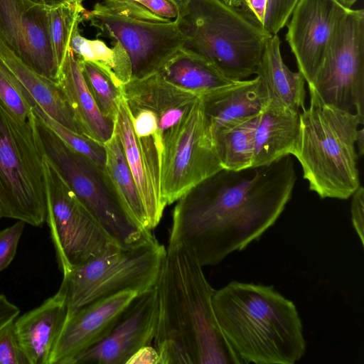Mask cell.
Masks as SVG:
<instances>
[{
	"label": "cell",
	"instance_id": "cell-1",
	"mask_svg": "<svg viewBox=\"0 0 364 364\" xmlns=\"http://www.w3.org/2000/svg\"><path fill=\"white\" fill-rule=\"evenodd\" d=\"M296 181L290 155L245 170L223 168L177 200L169 240L186 245L203 267L216 265L276 223Z\"/></svg>",
	"mask_w": 364,
	"mask_h": 364
},
{
	"label": "cell",
	"instance_id": "cell-2",
	"mask_svg": "<svg viewBox=\"0 0 364 364\" xmlns=\"http://www.w3.org/2000/svg\"><path fill=\"white\" fill-rule=\"evenodd\" d=\"M203 267L186 245L168 240L156 284L159 364H241L217 323Z\"/></svg>",
	"mask_w": 364,
	"mask_h": 364
},
{
	"label": "cell",
	"instance_id": "cell-3",
	"mask_svg": "<svg viewBox=\"0 0 364 364\" xmlns=\"http://www.w3.org/2000/svg\"><path fill=\"white\" fill-rule=\"evenodd\" d=\"M218 326L240 363L294 364L306 343L295 304L272 285L232 281L215 290Z\"/></svg>",
	"mask_w": 364,
	"mask_h": 364
},
{
	"label": "cell",
	"instance_id": "cell-4",
	"mask_svg": "<svg viewBox=\"0 0 364 364\" xmlns=\"http://www.w3.org/2000/svg\"><path fill=\"white\" fill-rule=\"evenodd\" d=\"M309 93V105L299 113L292 155L309 189L321 198L348 199L360 186L355 140L364 120Z\"/></svg>",
	"mask_w": 364,
	"mask_h": 364
},
{
	"label": "cell",
	"instance_id": "cell-5",
	"mask_svg": "<svg viewBox=\"0 0 364 364\" xmlns=\"http://www.w3.org/2000/svg\"><path fill=\"white\" fill-rule=\"evenodd\" d=\"M174 21L185 38L181 49L210 61L235 81L256 74L272 36L222 0H188Z\"/></svg>",
	"mask_w": 364,
	"mask_h": 364
},
{
	"label": "cell",
	"instance_id": "cell-6",
	"mask_svg": "<svg viewBox=\"0 0 364 364\" xmlns=\"http://www.w3.org/2000/svg\"><path fill=\"white\" fill-rule=\"evenodd\" d=\"M166 255L156 237L131 245L115 244L96 257L63 273L68 316L124 291L138 295L155 287Z\"/></svg>",
	"mask_w": 364,
	"mask_h": 364
},
{
	"label": "cell",
	"instance_id": "cell-7",
	"mask_svg": "<svg viewBox=\"0 0 364 364\" xmlns=\"http://www.w3.org/2000/svg\"><path fill=\"white\" fill-rule=\"evenodd\" d=\"M31 120L44 157L115 241L131 245L154 237L126 213L104 167L70 148L33 114Z\"/></svg>",
	"mask_w": 364,
	"mask_h": 364
},
{
	"label": "cell",
	"instance_id": "cell-8",
	"mask_svg": "<svg viewBox=\"0 0 364 364\" xmlns=\"http://www.w3.org/2000/svg\"><path fill=\"white\" fill-rule=\"evenodd\" d=\"M31 117L19 121L0 104V219L41 228L47 214L46 181Z\"/></svg>",
	"mask_w": 364,
	"mask_h": 364
},
{
	"label": "cell",
	"instance_id": "cell-9",
	"mask_svg": "<svg viewBox=\"0 0 364 364\" xmlns=\"http://www.w3.org/2000/svg\"><path fill=\"white\" fill-rule=\"evenodd\" d=\"M47 223L62 273L119 244L78 199L43 156ZM120 245V244H119Z\"/></svg>",
	"mask_w": 364,
	"mask_h": 364
},
{
	"label": "cell",
	"instance_id": "cell-10",
	"mask_svg": "<svg viewBox=\"0 0 364 364\" xmlns=\"http://www.w3.org/2000/svg\"><path fill=\"white\" fill-rule=\"evenodd\" d=\"M323 102L364 120V11L349 9L308 84Z\"/></svg>",
	"mask_w": 364,
	"mask_h": 364
},
{
	"label": "cell",
	"instance_id": "cell-11",
	"mask_svg": "<svg viewBox=\"0 0 364 364\" xmlns=\"http://www.w3.org/2000/svg\"><path fill=\"white\" fill-rule=\"evenodd\" d=\"M221 169L200 97L163 152L161 191L165 203L176 202L191 188Z\"/></svg>",
	"mask_w": 364,
	"mask_h": 364
},
{
	"label": "cell",
	"instance_id": "cell-12",
	"mask_svg": "<svg viewBox=\"0 0 364 364\" xmlns=\"http://www.w3.org/2000/svg\"><path fill=\"white\" fill-rule=\"evenodd\" d=\"M83 21L100 31V34L118 42L127 53L132 65V79L156 73L179 50L184 37L175 21L152 23L123 16L102 3L85 10Z\"/></svg>",
	"mask_w": 364,
	"mask_h": 364
},
{
	"label": "cell",
	"instance_id": "cell-13",
	"mask_svg": "<svg viewBox=\"0 0 364 364\" xmlns=\"http://www.w3.org/2000/svg\"><path fill=\"white\" fill-rule=\"evenodd\" d=\"M0 41L32 70L58 82L48 8L29 0H0Z\"/></svg>",
	"mask_w": 364,
	"mask_h": 364
},
{
	"label": "cell",
	"instance_id": "cell-14",
	"mask_svg": "<svg viewBox=\"0 0 364 364\" xmlns=\"http://www.w3.org/2000/svg\"><path fill=\"white\" fill-rule=\"evenodd\" d=\"M348 9L338 0H299L296 4L286 24V39L307 84L322 63Z\"/></svg>",
	"mask_w": 364,
	"mask_h": 364
},
{
	"label": "cell",
	"instance_id": "cell-15",
	"mask_svg": "<svg viewBox=\"0 0 364 364\" xmlns=\"http://www.w3.org/2000/svg\"><path fill=\"white\" fill-rule=\"evenodd\" d=\"M158 309L155 286L137 296L103 339L64 364H127L136 351L154 341Z\"/></svg>",
	"mask_w": 364,
	"mask_h": 364
},
{
	"label": "cell",
	"instance_id": "cell-16",
	"mask_svg": "<svg viewBox=\"0 0 364 364\" xmlns=\"http://www.w3.org/2000/svg\"><path fill=\"white\" fill-rule=\"evenodd\" d=\"M137 296L134 291H121L68 315L52 351L49 364H64L69 358L99 343Z\"/></svg>",
	"mask_w": 364,
	"mask_h": 364
},
{
	"label": "cell",
	"instance_id": "cell-17",
	"mask_svg": "<svg viewBox=\"0 0 364 364\" xmlns=\"http://www.w3.org/2000/svg\"><path fill=\"white\" fill-rule=\"evenodd\" d=\"M67 316L65 296L59 289L40 306L15 318V331L29 364H49Z\"/></svg>",
	"mask_w": 364,
	"mask_h": 364
},
{
	"label": "cell",
	"instance_id": "cell-18",
	"mask_svg": "<svg viewBox=\"0 0 364 364\" xmlns=\"http://www.w3.org/2000/svg\"><path fill=\"white\" fill-rule=\"evenodd\" d=\"M0 68L22 95L34 101L50 117L68 129L85 135L58 82L32 70L1 41Z\"/></svg>",
	"mask_w": 364,
	"mask_h": 364
},
{
	"label": "cell",
	"instance_id": "cell-19",
	"mask_svg": "<svg viewBox=\"0 0 364 364\" xmlns=\"http://www.w3.org/2000/svg\"><path fill=\"white\" fill-rule=\"evenodd\" d=\"M299 113L267 102L257 117L252 168L292 155L299 134Z\"/></svg>",
	"mask_w": 364,
	"mask_h": 364
},
{
	"label": "cell",
	"instance_id": "cell-20",
	"mask_svg": "<svg viewBox=\"0 0 364 364\" xmlns=\"http://www.w3.org/2000/svg\"><path fill=\"white\" fill-rule=\"evenodd\" d=\"M203 110L215 131L259 114L268 102L256 76L201 96Z\"/></svg>",
	"mask_w": 364,
	"mask_h": 364
},
{
	"label": "cell",
	"instance_id": "cell-21",
	"mask_svg": "<svg viewBox=\"0 0 364 364\" xmlns=\"http://www.w3.org/2000/svg\"><path fill=\"white\" fill-rule=\"evenodd\" d=\"M58 83L85 135L102 144L107 141L114 133V121L99 110L70 48L60 68Z\"/></svg>",
	"mask_w": 364,
	"mask_h": 364
},
{
	"label": "cell",
	"instance_id": "cell-22",
	"mask_svg": "<svg viewBox=\"0 0 364 364\" xmlns=\"http://www.w3.org/2000/svg\"><path fill=\"white\" fill-rule=\"evenodd\" d=\"M277 34L267 40L256 72L261 88L268 101L300 112L305 102V80L284 63Z\"/></svg>",
	"mask_w": 364,
	"mask_h": 364
},
{
	"label": "cell",
	"instance_id": "cell-23",
	"mask_svg": "<svg viewBox=\"0 0 364 364\" xmlns=\"http://www.w3.org/2000/svg\"><path fill=\"white\" fill-rule=\"evenodd\" d=\"M114 131L123 144L125 156L145 210L148 229L151 231L160 223L167 204L161 191L154 184L140 155L123 95L114 119Z\"/></svg>",
	"mask_w": 364,
	"mask_h": 364
},
{
	"label": "cell",
	"instance_id": "cell-24",
	"mask_svg": "<svg viewBox=\"0 0 364 364\" xmlns=\"http://www.w3.org/2000/svg\"><path fill=\"white\" fill-rule=\"evenodd\" d=\"M157 73L168 82L200 97L238 82L225 76L206 59L182 49Z\"/></svg>",
	"mask_w": 364,
	"mask_h": 364
},
{
	"label": "cell",
	"instance_id": "cell-25",
	"mask_svg": "<svg viewBox=\"0 0 364 364\" xmlns=\"http://www.w3.org/2000/svg\"><path fill=\"white\" fill-rule=\"evenodd\" d=\"M104 145L106 150L104 168L122 206L137 225L151 231L148 229L145 210L128 165L123 144L115 131Z\"/></svg>",
	"mask_w": 364,
	"mask_h": 364
},
{
	"label": "cell",
	"instance_id": "cell-26",
	"mask_svg": "<svg viewBox=\"0 0 364 364\" xmlns=\"http://www.w3.org/2000/svg\"><path fill=\"white\" fill-rule=\"evenodd\" d=\"M70 48L79 60L92 63L117 85L122 87L132 79L131 61L119 43L114 42L109 48L102 41L81 36L78 28L72 36Z\"/></svg>",
	"mask_w": 364,
	"mask_h": 364
},
{
	"label": "cell",
	"instance_id": "cell-27",
	"mask_svg": "<svg viewBox=\"0 0 364 364\" xmlns=\"http://www.w3.org/2000/svg\"><path fill=\"white\" fill-rule=\"evenodd\" d=\"M257 117L238 121L213 132L216 150L223 169L241 171L252 168Z\"/></svg>",
	"mask_w": 364,
	"mask_h": 364
},
{
	"label": "cell",
	"instance_id": "cell-28",
	"mask_svg": "<svg viewBox=\"0 0 364 364\" xmlns=\"http://www.w3.org/2000/svg\"><path fill=\"white\" fill-rule=\"evenodd\" d=\"M83 0H76L48 9V28L53 50L60 68L70 49L74 31L83 21Z\"/></svg>",
	"mask_w": 364,
	"mask_h": 364
},
{
	"label": "cell",
	"instance_id": "cell-29",
	"mask_svg": "<svg viewBox=\"0 0 364 364\" xmlns=\"http://www.w3.org/2000/svg\"><path fill=\"white\" fill-rule=\"evenodd\" d=\"M78 60L86 84L99 110L104 116L114 121L122 97V87L92 63Z\"/></svg>",
	"mask_w": 364,
	"mask_h": 364
},
{
	"label": "cell",
	"instance_id": "cell-30",
	"mask_svg": "<svg viewBox=\"0 0 364 364\" xmlns=\"http://www.w3.org/2000/svg\"><path fill=\"white\" fill-rule=\"evenodd\" d=\"M22 94V93H21ZM25 100L31 107L33 114L70 148L104 167L106 150L104 144L90 136L72 131L50 117L34 101L26 95Z\"/></svg>",
	"mask_w": 364,
	"mask_h": 364
},
{
	"label": "cell",
	"instance_id": "cell-31",
	"mask_svg": "<svg viewBox=\"0 0 364 364\" xmlns=\"http://www.w3.org/2000/svg\"><path fill=\"white\" fill-rule=\"evenodd\" d=\"M0 104L16 119L28 121L33 114L31 107L20 90L0 68Z\"/></svg>",
	"mask_w": 364,
	"mask_h": 364
},
{
	"label": "cell",
	"instance_id": "cell-32",
	"mask_svg": "<svg viewBox=\"0 0 364 364\" xmlns=\"http://www.w3.org/2000/svg\"><path fill=\"white\" fill-rule=\"evenodd\" d=\"M0 364H29L17 338L14 321L0 329Z\"/></svg>",
	"mask_w": 364,
	"mask_h": 364
},
{
	"label": "cell",
	"instance_id": "cell-33",
	"mask_svg": "<svg viewBox=\"0 0 364 364\" xmlns=\"http://www.w3.org/2000/svg\"><path fill=\"white\" fill-rule=\"evenodd\" d=\"M103 4L119 15L152 23H168L171 20L159 17L136 0H102Z\"/></svg>",
	"mask_w": 364,
	"mask_h": 364
},
{
	"label": "cell",
	"instance_id": "cell-34",
	"mask_svg": "<svg viewBox=\"0 0 364 364\" xmlns=\"http://www.w3.org/2000/svg\"><path fill=\"white\" fill-rule=\"evenodd\" d=\"M25 223L17 220L13 225L0 230V272L14 260Z\"/></svg>",
	"mask_w": 364,
	"mask_h": 364
},
{
	"label": "cell",
	"instance_id": "cell-35",
	"mask_svg": "<svg viewBox=\"0 0 364 364\" xmlns=\"http://www.w3.org/2000/svg\"><path fill=\"white\" fill-rule=\"evenodd\" d=\"M299 0H268L264 28L277 34L287 24Z\"/></svg>",
	"mask_w": 364,
	"mask_h": 364
},
{
	"label": "cell",
	"instance_id": "cell-36",
	"mask_svg": "<svg viewBox=\"0 0 364 364\" xmlns=\"http://www.w3.org/2000/svg\"><path fill=\"white\" fill-rule=\"evenodd\" d=\"M351 221L361 245H364V189L360 186L351 196Z\"/></svg>",
	"mask_w": 364,
	"mask_h": 364
},
{
	"label": "cell",
	"instance_id": "cell-37",
	"mask_svg": "<svg viewBox=\"0 0 364 364\" xmlns=\"http://www.w3.org/2000/svg\"><path fill=\"white\" fill-rule=\"evenodd\" d=\"M156 16L174 21L179 15V9L171 0H141L139 1Z\"/></svg>",
	"mask_w": 364,
	"mask_h": 364
},
{
	"label": "cell",
	"instance_id": "cell-38",
	"mask_svg": "<svg viewBox=\"0 0 364 364\" xmlns=\"http://www.w3.org/2000/svg\"><path fill=\"white\" fill-rule=\"evenodd\" d=\"M268 0H242V11L254 22L264 28Z\"/></svg>",
	"mask_w": 364,
	"mask_h": 364
},
{
	"label": "cell",
	"instance_id": "cell-39",
	"mask_svg": "<svg viewBox=\"0 0 364 364\" xmlns=\"http://www.w3.org/2000/svg\"><path fill=\"white\" fill-rule=\"evenodd\" d=\"M19 313V308L10 301L6 295L0 294V329L14 321Z\"/></svg>",
	"mask_w": 364,
	"mask_h": 364
},
{
	"label": "cell",
	"instance_id": "cell-40",
	"mask_svg": "<svg viewBox=\"0 0 364 364\" xmlns=\"http://www.w3.org/2000/svg\"><path fill=\"white\" fill-rule=\"evenodd\" d=\"M159 355L156 348L144 346L136 351L127 364H159Z\"/></svg>",
	"mask_w": 364,
	"mask_h": 364
},
{
	"label": "cell",
	"instance_id": "cell-41",
	"mask_svg": "<svg viewBox=\"0 0 364 364\" xmlns=\"http://www.w3.org/2000/svg\"><path fill=\"white\" fill-rule=\"evenodd\" d=\"M35 4L46 7L53 8L65 3L74 1L76 0H29Z\"/></svg>",
	"mask_w": 364,
	"mask_h": 364
},
{
	"label": "cell",
	"instance_id": "cell-42",
	"mask_svg": "<svg viewBox=\"0 0 364 364\" xmlns=\"http://www.w3.org/2000/svg\"><path fill=\"white\" fill-rule=\"evenodd\" d=\"M355 146L358 149V156H361L364 154V129L361 127L358 129L355 140Z\"/></svg>",
	"mask_w": 364,
	"mask_h": 364
},
{
	"label": "cell",
	"instance_id": "cell-43",
	"mask_svg": "<svg viewBox=\"0 0 364 364\" xmlns=\"http://www.w3.org/2000/svg\"><path fill=\"white\" fill-rule=\"evenodd\" d=\"M224 3L234 8H240L242 6V0H222Z\"/></svg>",
	"mask_w": 364,
	"mask_h": 364
},
{
	"label": "cell",
	"instance_id": "cell-44",
	"mask_svg": "<svg viewBox=\"0 0 364 364\" xmlns=\"http://www.w3.org/2000/svg\"><path fill=\"white\" fill-rule=\"evenodd\" d=\"M343 6L351 9L358 0H338Z\"/></svg>",
	"mask_w": 364,
	"mask_h": 364
},
{
	"label": "cell",
	"instance_id": "cell-45",
	"mask_svg": "<svg viewBox=\"0 0 364 364\" xmlns=\"http://www.w3.org/2000/svg\"><path fill=\"white\" fill-rule=\"evenodd\" d=\"M173 1L179 9V12L184 8L188 0H171Z\"/></svg>",
	"mask_w": 364,
	"mask_h": 364
},
{
	"label": "cell",
	"instance_id": "cell-46",
	"mask_svg": "<svg viewBox=\"0 0 364 364\" xmlns=\"http://www.w3.org/2000/svg\"><path fill=\"white\" fill-rule=\"evenodd\" d=\"M136 1H141V0H136Z\"/></svg>",
	"mask_w": 364,
	"mask_h": 364
}]
</instances>
